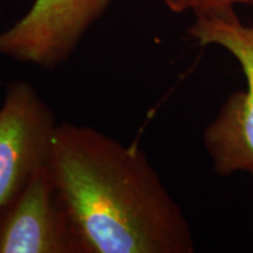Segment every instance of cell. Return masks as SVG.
I'll list each match as a JSON object with an SVG mask.
<instances>
[{"label": "cell", "mask_w": 253, "mask_h": 253, "mask_svg": "<svg viewBox=\"0 0 253 253\" xmlns=\"http://www.w3.org/2000/svg\"><path fill=\"white\" fill-rule=\"evenodd\" d=\"M84 253H192L188 218L137 145L58 123L48 160Z\"/></svg>", "instance_id": "obj_1"}, {"label": "cell", "mask_w": 253, "mask_h": 253, "mask_svg": "<svg viewBox=\"0 0 253 253\" xmlns=\"http://www.w3.org/2000/svg\"><path fill=\"white\" fill-rule=\"evenodd\" d=\"M188 32L199 45L225 49L242 68L245 89L226 97L205 126L203 143L217 175L246 173L253 179V25L243 24L233 9L196 15Z\"/></svg>", "instance_id": "obj_2"}, {"label": "cell", "mask_w": 253, "mask_h": 253, "mask_svg": "<svg viewBox=\"0 0 253 253\" xmlns=\"http://www.w3.org/2000/svg\"><path fill=\"white\" fill-rule=\"evenodd\" d=\"M113 0H36L0 32V55L53 72L71 59Z\"/></svg>", "instance_id": "obj_3"}, {"label": "cell", "mask_w": 253, "mask_h": 253, "mask_svg": "<svg viewBox=\"0 0 253 253\" xmlns=\"http://www.w3.org/2000/svg\"><path fill=\"white\" fill-rule=\"evenodd\" d=\"M0 253H84L47 161L0 208Z\"/></svg>", "instance_id": "obj_4"}, {"label": "cell", "mask_w": 253, "mask_h": 253, "mask_svg": "<svg viewBox=\"0 0 253 253\" xmlns=\"http://www.w3.org/2000/svg\"><path fill=\"white\" fill-rule=\"evenodd\" d=\"M58 122L33 84L9 82L0 106V208L48 160Z\"/></svg>", "instance_id": "obj_5"}, {"label": "cell", "mask_w": 253, "mask_h": 253, "mask_svg": "<svg viewBox=\"0 0 253 253\" xmlns=\"http://www.w3.org/2000/svg\"><path fill=\"white\" fill-rule=\"evenodd\" d=\"M237 5L253 6V0H197L192 12L195 15L218 14L233 11Z\"/></svg>", "instance_id": "obj_6"}, {"label": "cell", "mask_w": 253, "mask_h": 253, "mask_svg": "<svg viewBox=\"0 0 253 253\" xmlns=\"http://www.w3.org/2000/svg\"><path fill=\"white\" fill-rule=\"evenodd\" d=\"M164 2L173 13H183L186 11H192L197 0H164Z\"/></svg>", "instance_id": "obj_7"}]
</instances>
